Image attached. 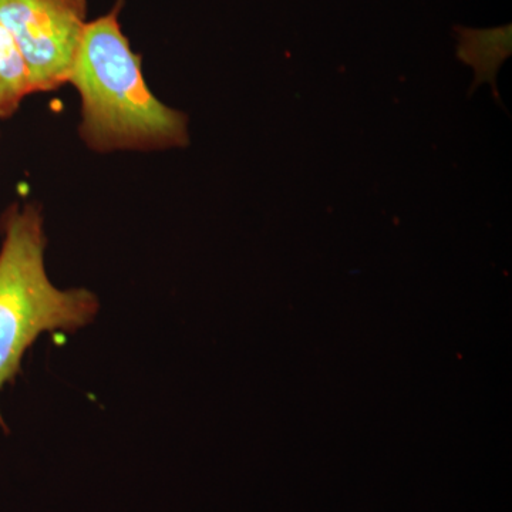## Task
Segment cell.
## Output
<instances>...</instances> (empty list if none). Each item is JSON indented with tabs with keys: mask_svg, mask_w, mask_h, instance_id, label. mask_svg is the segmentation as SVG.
I'll return each mask as SVG.
<instances>
[{
	"mask_svg": "<svg viewBox=\"0 0 512 512\" xmlns=\"http://www.w3.org/2000/svg\"><path fill=\"white\" fill-rule=\"evenodd\" d=\"M119 0L87 23L69 83L80 96L79 136L94 153H153L190 144L188 116L147 86L141 56L120 25Z\"/></svg>",
	"mask_w": 512,
	"mask_h": 512,
	"instance_id": "cell-1",
	"label": "cell"
},
{
	"mask_svg": "<svg viewBox=\"0 0 512 512\" xmlns=\"http://www.w3.org/2000/svg\"><path fill=\"white\" fill-rule=\"evenodd\" d=\"M0 393L22 373L26 352L43 333H74L99 313L84 288L60 289L47 275L42 208L12 204L0 217ZM0 429L8 433L0 412Z\"/></svg>",
	"mask_w": 512,
	"mask_h": 512,
	"instance_id": "cell-2",
	"label": "cell"
},
{
	"mask_svg": "<svg viewBox=\"0 0 512 512\" xmlns=\"http://www.w3.org/2000/svg\"><path fill=\"white\" fill-rule=\"evenodd\" d=\"M0 23L28 67L33 93L69 83L87 26V0H0Z\"/></svg>",
	"mask_w": 512,
	"mask_h": 512,
	"instance_id": "cell-3",
	"label": "cell"
},
{
	"mask_svg": "<svg viewBox=\"0 0 512 512\" xmlns=\"http://www.w3.org/2000/svg\"><path fill=\"white\" fill-rule=\"evenodd\" d=\"M458 36L457 59L473 67L474 83L470 96L483 83L493 89L494 99L501 104L498 94L497 73L511 56V25L497 29L456 28Z\"/></svg>",
	"mask_w": 512,
	"mask_h": 512,
	"instance_id": "cell-4",
	"label": "cell"
},
{
	"mask_svg": "<svg viewBox=\"0 0 512 512\" xmlns=\"http://www.w3.org/2000/svg\"><path fill=\"white\" fill-rule=\"evenodd\" d=\"M33 94L28 67L8 30L0 23V120L9 119Z\"/></svg>",
	"mask_w": 512,
	"mask_h": 512,
	"instance_id": "cell-5",
	"label": "cell"
}]
</instances>
